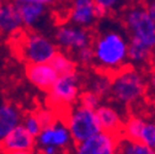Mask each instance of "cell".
<instances>
[{
	"label": "cell",
	"mask_w": 155,
	"mask_h": 154,
	"mask_svg": "<svg viewBox=\"0 0 155 154\" xmlns=\"http://www.w3.org/2000/svg\"><path fill=\"white\" fill-rule=\"evenodd\" d=\"M94 68L113 74L128 65V37L118 28H105L92 36Z\"/></svg>",
	"instance_id": "1"
},
{
	"label": "cell",
	"mask_w": 155,
	"mask_h": 154,
	"mask_svg": "<svg viewBox=\"0 0 155 154\" xmlns=\"http://www.w3.org/2000/svg\"><path fill=\"white\" fill-rule=\"evenodd\" d=\"M147 92V74L140 68L128 64L111 75L110 98L121 106H135L145 99Z\"/></svg>",
	"instance_id": "2"
},
{
	"label": "cell",
	"mask_w": 155,
	"mask_h": 154,
	"mask_svg": "<svg viewBox=\"0 0 155 154\" xmlns=\"http://www.w3.org/2000/svg\"><path fill=\"white\" fill-rule=\"evenodd\" d=\"M121 14L128 41L155 51V24L147 10L145 3H132Z\"/></svg>",
	"instance_id": "3"
},
{
	"label": "cell",
	"mask_w": 155,
	"mask_h": 154,
	"mask_svg": "<svg viewBox=\"0 0 155 154\" xmlns=\"http://www.w3.org/2000/svg\"><path fill=\"white\" fill-rule=\"evenodd\" d=\"M16 47V53L27 64L47 63L58 51L57 45L49 37L33 30H20L10 36Z\"/></svg>",
	"instance_id": "4"
},
{
	"label": "cell",
	"mask_w": 155,
	"mask_h": 154,
	"mask_svg": "<svg viewBox=\"0 0 155 154\" xmlns=\"http://www.w3.org/2000/svg\"><path fill=\"white\" fill-rule=\"evenodd\" d=\"M83 90V80L79 72L58 75L47 91V106L53 109L64 119L68 110L78 102Z\"/></svg>",
	"instance_id": "5"
},
{
	"label": "cell",
	"mask_w": 155,
	"mask_h": 154,
	"mask_svg": "<svg viewBox=\"0 0 155 154\" xmlns=\"http://www.w3.org/2000/svg\"><path fill=\"white\" fill-rule=\"evenodd\" d=\"M64 121L74 143L85 141L102 131L96 111L79 104L68 110L64 116Z\"/></svg>",
	"instance_id": "6"
},
{
	"label": "cell",
	"mask_w": 155,
	"mask_h": 154,
	"mask_svg": "<svg viewBox=\"0 0 155 154\" xmlns=\"http://www.w3.org/2000/svg\"><path fill=\"white\" fill-rule=\"evenodd\" d=\"M92 33L87 28H83L73 24H62L54 32V43L58 48L67 52H76L83 47L90 46Z\"/></svg>",
	"instance_id": "7"
},
{
	"label": "cell",
	"mask_w": 155,
	"mask_h": 154,
	"mask_svg": "<svg viewBox=\"0 0 155 154\" xmlns=\"http://www.w3.org/2000/svg\"><path fill=\"white\" fill-rule=\"evenodd\" d=\"M45 146H54L67 154H69V152L73 149L74 141L63 117H59L49 126L42 127L40 133L37 134L36 147L40 148Z\"/></svg>",
	"instance_id": "8"
},
{
	"label": "cell",
	"mask_w": 155,
	"mask_h": 154,
	"mask_svg": "<svg viewBox=\"0 0 155 154\" xmlns=\"http://www.w3.org/2000/svg\"><path fill=\"white\" fill-rule=\"evenodd\" d=\"M120 136L101 131L95 136L74 143L73 154H116Z\"/></svg>",
	"instance_id": "9"
},
{
	"label": "cell",
	"mask_w": 155,
	"mask_h": 154,
	"mask_svg": "<svg viewBox=\"0 0 155 154\" xmlns=\"http://www.w3.org/2000/svg\"><path fill=\"white\" fill-rule=\"evenodd\" d=\"M36 148V137L20 123L14 127L0 141V153L8 154L14 152H31Z\"/></svg>",
	"instance_id": "10"
},
{
	"label": "cell",
	"mask_w": 155,
	"mask_h": 154,
	"mask_svg": "<svg viewBox=\"0 0 155 154\" xmlns=\"http://www.w3.org/2000/svg\"><path fill=\"white\" fill-rule=\"evenodd\" d=\"M68 20L73 25L91 30L99 21L94 0H70Z\"/></svg>",
	"instance_id": "11"
},
{
	"label": "cell",
	"mask_w": 155,
	"mask_h": 154,
	"mask_svg": "<svg viewBox=\"0 0 155 154\" xmlns=\"http://www.w3.org/2000/svg\"><path fill=\"white\" fill-rule=\"evenodd\" d=\"M27 80L37 89L42 91H48L55 79L58 78V73L54 68L47 63H31L26 65L25 69Z\"/></svg>",
	"instance_id": "12"
},
{
	"label": "cell",
	"mask_w": 155,
	"mask_h": 154,
	"mask_svg": "<svg viewBox=\"0 0 155 154\" xmlns=\"http://www.w3.org/2000/svg\"><path fill=\"white\" fill-rule=\"evenodd\" d=\"M95 111H96V115H97V119L102 131L121 136L124 119L122 112L117 107H114L113 105H110V104H101Z\"/></svg>",
	"instance_id": "13"
},
{
	"label": "cell",
	"mask_w": 155,
	"mask_h": 154,
	"mask_svg": "<svg viewBox=\"0 0 155 154\" xmlns=\"http://www.w3.org/2000/svg\"><path fill=\"white\" fill-rule=\"evenodd\" d=\"M24 28L20 14L12 0L4 2L0 6V33L12 36Z\"/></svg>",
	"instance_id": "14"
},
{
	"label": "cell",
	"mask_w": 155,
	"mask_h": 154,
	"mask_svg": "<svg viewBox=\"0 0 155 154\" xmlns=\"http://www.w3.org/2000/svg\"><path fill=\"white\" fill-rule=\"evenodd\" d=\"M22 112L15 104L0 102V141L22 121Z\"/></svg>",
	"instance_id": "15"
},
{
	"label": "cell",
	"mask_w": 155,
	"mask_h": 154,
	"mask_svg": "<svg viewBox=\"0 0 155 154\" xmlns=\"http://www.w3.org/2000/svg\"><path fill=\"white\" fill-rule=\"evenodd\" d=\"M111 75L106 72L95 69V72L90 73L84 84V89H87L95 94H97L100 98L105 99L110 96V90H111Z\"/></svg>",
	"instance_id": "16"
},
{
	"label": "cell",
	"mask_w": 155,
	"mask_h": 154,
	"mask_svg": "<svg viewBox=\"0 0 155 154\" xmlns=\"http://www.w3.org/2000/svg\"><path fill=\"white\" fill-rule=\"evenodd\" d=\"M25 28H32L46 15L47 6L35 3H15Z\"/></svg>",
	"instance_id": "17"
},
{
	"label": "cell",
	"mask_w": 155,
	"mask_h": 154,
	"mask_svg": "<svg viewBox=\"0 0 155 154\" xmlns=\"http://www.w3.org/2000/svg\"><path fill=\"white\" fill-rule=\"evenodd\" d=\"M49 64L54 68V70L58 73V75H64V74H70L74 72H78V63L73 57L65 51H59L58 49L55 54L52 57L49 61Z\"/></svg>",
	"instance_id": "18"
},
{
	"label": "cell",
	"mask_w": 155,
	"mask_h": 154,
	"mask_svg": "<svg viewBox=\"0 0 155 154\" xmlns=\"http://www.w3.org/2000/svg\"><path fill=\"white\" fill-rule=\"evenodd\" d=\"M96 5V14L99 20L106 18L110 14L121 12L124 8L132 4V0H94Z\"/></svg>",
	"instance_id": "19"
},
{
	"label": "cell",
	"mask_w": 155,
	"mask_h": 154,
	"mask_svg": "<svg viewBox=\"0 0 155 154\" xmlns=\"http://www.w3.org/2000/svg\"><path fill=\"white\" fill-rule=\"evenodd\" d=\"M116 154H155V149L145 146L139 141H133L120 136Z\"/></svg>",
	"instance_id": "20"
},
{
	"label": "cell",
	"mask_w": 155,
	"mask_h": 154,
	"mask_svg": "<svg viewBox=\"0 0 155 154\" xmlns=\"http://www.w3.org/2000/svg\"><path fill=\"white\" fill-rule=\"evenodd\" d=\"M135 141H139L145 146L155 149V121H148L144 119Z\"/></svg>",
	"instance_id": "21"
},
{
	"label": "cell",
	"mask_w": 155,
	"mask_h": 154,
	"mask_svg": "<svg viewBox=\"0 0 155 154\" xmlns=\"http://www.w3.org/2000/svg\"><path fill=\"white\" fill-rule=\"evenodd\" d=\"M101 102H102V98H100L97 94H95L87 89H83L79 95V99H78V104L79 105L92 110L97 109L101 105Z\"/></svg>",
	"instance_id": "22"
},
{
	"label": "cell",
	"mask_w": 155,
	"mask_h": 154,
	"mask_svg": "<svg viewBox=\"0 0 155 154\" xmlns=\"http://www.w3.org/2000/svg\"><path fill=\"white\" fill-rule=\"evenodd\" d=\"M35 113H36V116H37V119H38V121H40V123H41L42 127H46V126L52 125L54 121H57L58 119L61 117L59 113H58L57 111H54L53 109L48 107V106L37 110Z\"/></svg>",
	"instance_id": "23"
},
{
	"label": "cell",
	"mask_w": 155,
	"mask_h": 154,
	"mask_svg": "<svg viewBox=\"0 0 155 154\" xmlns=\"http://www.w3.org/2000/svg\"><path fill=\"white\" fill-rule=\"evenodd\" d=\"M74 53H75V61L78 65L80 64L83 67H94V51L91 45L78 49Z\"/></svg>",
	"instance_id": "24"
},
{
	"label": "cell",
	"mask_w": 155,
	"mask_h": 154,
	"mask_svg": "<svg viewBox=\"0 0 155 154\" xmlns=\"http://www.w3.org/2000/svg\"><path fill=\"white\" fill-rule=\"evenodd\" d=\"M21 125L27 129V132H30L32 134L33 137H37V134L42 129V126H41L40 121H38L35 112H30V113L25 115V116H22Z\"/></svg>",
	"instance_id": "25"
},
{
	"label": "cell",
	"mask_w": 155,
	"mask_h": 154,
	"mask_svg": "<svg viewBox=\"0 0 155 154\" xmlns=\"http://www.w3.org/2000/svg\"><path fill=\"white\" fill-rule=\"evenodd\" d=\"M147 80H148V92L153 100H155V63L150 65L149 73L147 74Z\"/></svg>",
	"instance_id": "26"
},
{
	"label": "cell",
	"mask_w": 155,
	"mask_h": 154,
	"mask_svg": "<svg viewBox=\"0 0 155 154\" xmlns=\"http://www.w3.org/2000/svg\"><path fill=\"white\" fill-rule=\"evenodd\" d=\"M38 154H67V153L54 146H45L38 148Z\"/></svg>",
	"instance_id": "27"
},
{
	"label": "cell",
	"mask_w": 155,
	"mask_h": 154,
	"mask_svg": "<svg viewBox=\"0 0 155 154\" xmlns=\"http://www.w3.org/2000/svg\"><path fill=\"white\" fill-rule=\"evenodd\" d=\"M14 3H35V4H41L45 6H52L55 5L59 0H12Z\"/></svg>",
	"instance_id": "28"
},
{
	"label": "cell",
	"mask_w": 155,
	"mask_h": 154,
	"mask_svg": "<svg viewBox=\"0 0 155 154\" xmlns=\"http://www.w3.org/2000/svg\"><path fill=\"white\" fill-rule=\"evenodd\" d=\"M145 6H147V10H148L150 17L153 18V21L155 24V3H145Z\"/></svg>",
	"instance_id": "29"
},
{
	"label": "cell",
	"mask_w": 155,
	"mask_h": 154,
	"mask_svg": "<svg viewBox=\"0 0 155 154\" xmlns=\"http://www.w3.org/2000/svg\"><path fill=\"white\" fill-rule=\"evenodd\" d=\"M8 154H36L35 150L31 152H14V153H8Z\"/></svg>",
	"instance_id": "30"
},
{
	"label": "cell",
	"mask_w": 155,
	"mask_h": 154,
	"mask_svg": "<svg viewBox=\"0 0 155 154\" xmlns=\"http://www.w3.org/2000/svg\"><path fill=\"white\" fill-rule=\"evenodd\" d=\"M144 3H155V0H144Z\"/></svg>",
	"instance_id": "31"
},
{
	"label": "cell",
	"mask_w": 155,
	"mask_h": 154,
	"mask_svg": "<svg viewBox=\"0 0 155 154\" xmlns=\"http://www.w3.org/2000/svg\"><path fill=\"white\" fill-rule=\"evenodd\" d=\"M3 3H4V2H2V0H0V6H2V4H3Z\"/></svg>",
	"instance_id": "32"
},
{
	"label": "cell",
	"mask_w": 155,
	"mask_h": 154,
	"mask_svg": "<svg viewBox=\"0 0 155 154\" xmlns=\"http://www.w3.org/2000/svg\"><path fill=\"white\" fill-rule=\"evenodd\" d=\"M2 2H9V0H2Z\"/></svg>",
	"instance_id": "33"
}]
</instances>
